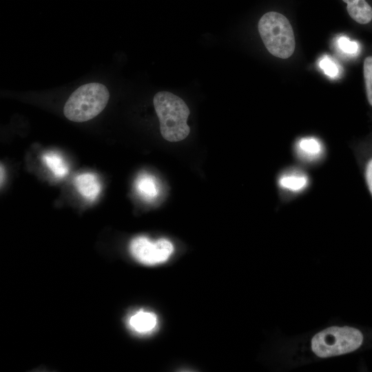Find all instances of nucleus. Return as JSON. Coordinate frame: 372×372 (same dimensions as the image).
<instances>
[{
  "label": "nucleus",
  "instance_id": "obj_1",
  "mask_svg": "<svg viewBox=\"0 0 372 372\" xmlns=\"http://www.w3.org/2000/svg\"><path fill=\"white\" fill-rule=\"evenodd\" d=\"M364 331L340 321H333L306 333L284 338L278 342L276 359L287 370L351 354L366 342Z\"/></svg>",
  "mask_w": 372,
  "mask_h": 372
},
{
  "label": "nucleus",
  "instance_id": "obj_2",
  "mask_svg": "<svg viewBox=\"0 0 372 372\" xmlns=\"http://www.w3.org/2000/svg\"><path fill=\"white\" fill-rule=\"evenodd\" d=\"M153 103L163 138L169 142L185 139L190 132L187 124L190 112L185 102L171 92L161 91L154 96Z\"/></svg>",
  "mask_w": 372,
  "mask_h": 372
},
{
  "label": "nucleus",
  "instance_id": "obj_3",
  "mask_svg": "<svg viewBox=\"0 0 372 372\" xmlns=\"http://www.w3.org/2000/svg\"><path fill=\"white\" fill-rule=\"evenodd\" d=\"M110 98L107 88L99 83L83 85L74 91L66 101L63 114L70 121H87L99 114Z\"/></svg>",
  "mask_w": 372,
  "mask_h": 372
},
{
  "label": "nucleus",
  "instance_id": "obj_4",
  "mask_svg": "<svg viewBox=\"0 0 372 372\" xmlns=\"http://www.w3.org/2000/svg\"><path fill=\"white\" fill-rule=\"evenodd\" d=\"M258 28L264 45L272 55L287 59L293 54L296 45L293 28L282 14L273 11L264 14Z\"/></svg>",
  "mask_w": 372,
  "mask_h": 372
},
{
  "label": "nucleus",
  "instance_id": "obj_5",
  "mask_svg": "<svg viewBox=\"0 0 372 372\" xmlns=\"http://www.w3.org/2000/svg\"><path fill=\"white\" fill-rule=\"evenodd\" d=\"M130 251L140 263L155 265L167 261L174 251V247L165 238L152 241L145 236H138L130 242Z\"/></svg>",
  "mask_w": 372,
  "mask_h": 372
},
{
  "label": "nucleus",
  "instance_id": "obj_6",
  "mask_svg": "<svg viewBox=\"0 0 372 372\" xmlns=\"http://www.w3.org/2000/svg\"><path fill=\"white\" fill-rule=\"evenodd\" d=\"M311 183L308 172L297 165L285 167L277 177V187L285 203L308 192Z\"/></svg>",
  "mask_w": 372,
  "mask_h": 372
},
{
  "label": "nucleus",
  "instance_id": "obj_7",
  "mask_svg": "<svg viewBox=\"0 0 372 372\" xmlns=\"http://www.w3.org/2000/svg\"><path fill=\"white\" fill-rule=\"evenodd\" d=\"M292 152L296 160L304 166L321 164L327 154L324 141L314 135L297 138L293 144Z\"/></svg>",
  "mask_w": 372,
  "mask_h": 372
},
{
  "label": "nucleus",
  "instance_id": "obj_8",
  "mask_svg": "<svg viewBox=\"0 0 372 372\" xmlns=\"http://www.w3.org/2000/svg\"><path fill=\"white\" fill-rule=\"evenodd\" d=\"M157 323L155 313L143 310L135 312L127 320L130 329L139 335L151 333L156 329Z\"/></svg>",
  "mask_w": 372,
  "mask_h": 372
},
{
  "label": "nucleus",
  "instance_id": "obj_9",
  "mask_svg": "<svg viewBox=\"0 0 372 372\" xmlns=\"http://www.w3.org/2000/svg\"><path fill=\"white\" fill-rule=\"evenodd\" d=\"M74 184L79 192L90 200L95 199L101 191V185L96 176L90 173L76 176Z\"/></svg>",
  "mask_w": 372,
  "mask_h": 372
},
{
  "label": "nucleus",
  "instance_id": "obj_10",
  "mask_svg": "<svg viewBox=\"0 0 372 372\" xmlns=\"http://www.w3.org/2000/svg\"><path fill=\"white\" fill-rule=\"evenodd\" d=\"M347 4L349 16L360 24H366L372 20V8L366 0H342Z\"/></svg>",
  "mask_w": 372,
  "mask_h": 372
},
{
  "label": "nucleus",
  "instance_id": "obj_11",
  "mask_svg": "<svg viewBox=\"0 0 372 372\" xmlns=\"http://www.w3.org/2000/svg\"><path fill=\"white\" fill-rule=\"evenodd\" d=\"M136 188L141 196L146 200H152L158 195L157 182L153 176L142 174L136 181Z\"/></svg>",
  "mask_w": 372,
  "mask_h": 372
},
{
  "label": "nucleus",
  "instance_id": "obj_12",
  "mask_svg": "<svg viewBox=\"0 0 372 372\" xmlns=\"http://www.w3.org/2000/svg\"><path fill=\"white\" fill-rule=\"evenodd\" d=\"M43 160L56 176H63L68 172V168L63 158L54 152L43 154Z\"/></svg>",
  "mask_w": 372,
  "mask_h": 372
},
{
  "label": "nucleus",
  "instance_id": "obj_13",
  "mask_svg": "<svg viewBox=\"0 0 372 372\" xmlns=\"http://www.w3.org/2000/svg\"><path fill=\"white\" fill-rule=\"evenodd\" d=\"M336 46L343 54L355 56L359 52L360 45L358 42L351 41L348 37L341 36L336 40Z\"/></svg>",
  "mask_w": 372,
  "mask_h": 372
},
{
  "label": "nucleus",
  "instance_id": "obj_14",
  "mask_svg": "<svg viewBox=\"0 0 372 372\" xmlns=\"http://www.w3.org/2000/svg\"><path fill=\"white\" fill-rule=\"evenodd\" d=\"M364 77L367 100L372 106V56L366 57L364 61Z\"/></svg>",
  "mask_w": 372,
  "mask_h": 372
},
{
  "label": "nucleus",
  "instance_id": "obj_15",
  "mask_svg": "<svg viewBox=\"0 0 372 372\" xmlns=\"http://www.w3.org/2000/svg\"><path fill=\"white\" fill-rule=\"evenodd\" d=\"M319 66L324 73L329 77L335 78L339 74L338 65L328 56H324L320 60Z\"/></svg>",
  "mask_w": 372,
  "mask_h": 372
},
{
  "label": "nucleus",
  "instance_id": "obj_16",
  "mask_svg": "<svg viewBox=\"0 0 372 372\" xmlns=\"http://www.w3.org/2000/svg\"><path fill=\"white\" fill-rule=\"evenodd\" d=\"M363 174L366 187L372 197V155L367 157L364 163Z\"/></svg>",
  "mask_w": 372,
  "mask_h": 372
}]
</instances>
